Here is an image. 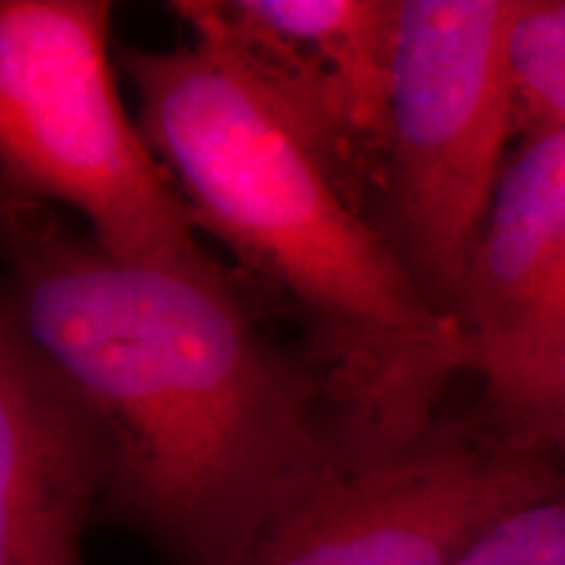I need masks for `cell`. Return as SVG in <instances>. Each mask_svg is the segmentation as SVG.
I'll return each mask as SVG.
<instances>
[{"label":"cell","mask_w":565,"mask_h":565,"mask_svg":"<svg viewBox=\"0 0 565 565\" xmlns=\"http://www.w3.org/2000/svg\"><path fill=\"white\" fill-rule=\"evenodd\" d=\"M13 315L108 443L103 511L171 565H233L341 437L303 351L225 267L126 263L53 207L0 202Z\"/></svg>","instance_id":"1"},{"label":"cell","mask_w":565,"mask_h":565,"mask_svg":"<svg viewBox=\"0 0 565 565\" xmlns=\"http://www.w3.org/2000/svg\"><path fill=\"white\" fill-rule=\"evenodd\" d=\"M137 124L196 228L215 236L303 330L338 419L406 437L466 370L456 317L419 291L380 231L242 76L202 42L121 45Z\"/></svg>","instance_id":"2"},{"label":"cell","mask_w":565,"mask_h":565,"mask_svg":"<svg viewBox=\"0 0 565 565\" xmlns=\"http://www.w3.org/2000/svg\"><path fill=\"white\" fill-rule=\"evenodd\" d=\"M108 0H0V202L68 207L126 263L217 267L116 87Z\"/></svg>","instance_id":"3"},{"label":"cell","mask_w":565,"mask_h":565,"mask_svg":"<svg viewBox=\"0 0 565 565\" xmlns=\"http://www.w3.org/2000/svg\"><path fill=\"white\" fill-rule=\"evenodd\" d=\"M521 0H398L383 173L370 223L419 291L454 315L519 116Z\"/></svg>","instance_id":"4"},{"label":"cell","mask_w":565,"mask_h":565,"mask_svg":"<svg viewBox=\"0 0 565 565\" xmlns=\"http://www.w3.org/2000/svg\"><path fill=\"white\" fill-rule=\"evenodd\" d=\"M565 487L553 454L437 416L401 440L341 433L233 565H458L513 508Z\"/></svg>","instance_id":"5"},{"label":"cell","mask_w":565,"mask_h":565,"mask_svg":"<svg viewBox=\"0 0 565 565\" xmlns=\"http://www.w3.org/2000/svg\"><path fill=\"white\" fill-rule=\"evenodd\" d=\"M168 9L270 105L370 221L398 0H175Z\"/></svg>","instance_id":"6"},{"label":"cell","mask_w":565,"mask_h":565,"mask_svg":"<svg viewBox=\"0 0 565 565\" xmlns=\"http://www.w3.org/2000/svg\"><path fill=\"white\" fill-rule=\"evenodd\" d=\"M108 469L100 424L34 349L0 282V565H84Z\"/></svg>","instance_id":"7"},{"label":"cell","mask_w":565,"mask_h":565,"mask_svg":"<svg viewBox=\"0 0 565 565\" xmlns=\"http://www.w3.org/2000/svg\"><path fill=\"white\" fill-rule=\"evenodd\" d=\"M454 315L466 370L500 383L565 333V126L534 131L505 162Z\"/></svg>","instance_id":"8"},{"label":"cell","mask_w":565,"mask_h":565,"mask_svg":"<svg viewBox=\"0 0 565 565\" xmlns=\"http://www.w3.org/2000/svg\"><path fill=\"white\" fill-rule=\"evenodd\" d=\"M511 68L519 116L534 131L565 126V0H521Z\"/></svg>","instance_id":"9"},{"label":"cell","mask_w":565,"mask_h":565,"mask_svg":"<svg viewBox=\"0 0 565 565\" xmlns=\"http://www.w3.org/2000/svg\"><path fill=\"white\" fill-rule=\"evenodd\" d=\"M494 427L553 456H565V333L532 364L487 385Z\"/></svg>","instance_id":"10"},{"label":"cell","mask_w":565,"mask_h":565,"mask_svg":"<svg viewBox=\"0 0 565 565\" xmlns=\"http://www.w3.org/2000/svg\"><path fill=\"white\" fill-rule=\"evenodd\" d=\"M458 565H565V487L487 526Z\"/></svg>","instance_id":"11"}]
</instances>
